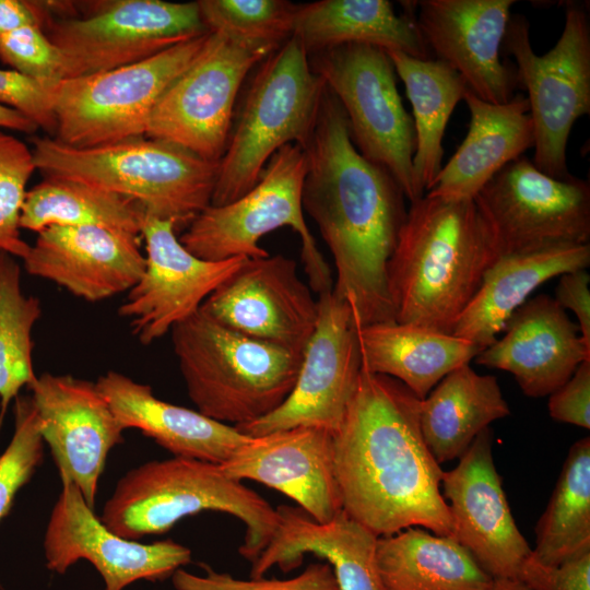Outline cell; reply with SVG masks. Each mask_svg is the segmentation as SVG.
Instances as JSON below:
<instances>
[{
	"label": "cell",
	"instance_id": "1",
	"mask_svg": "<svg viewBox=\"0 0 590 590\" xmlns=\"http://www.w3.org/2000/svg\"><path fill=\"white\" fill-rule=\"evenodd\" d=\"M303 149V209L332 253L334 295L349 303L358 326L396 321L388 262L408 213L401 187L356 150L346 115L327 86Z\"/></svg>",
	"mask_w": 590,
	"mask_h": 590
},
{
	"label": "cell",
	"instance_id": "2",
	"mask_svg": "<svg viewBox=\"0 0 590 590\" xmlns=\"http://www.w3.org/2000/svg\"><path fill=\"white\" fill-rule=\"evenodd\" d=\"M421 400L402 382L363 364L333 458L344 512L376 536L411 527L452 534L444 471L420 426Z\"/></svg>",
	"mask_w": 590,
	"mask_h": 590
},
{
	"label": "cell",
	"instance_id": "3",
	"mask_svg": "<svg viewBox=\"0 0 590 590\" xmlns=\"http://www.w3.org/2000/svg\"><path fill=\"white\" fill-rule=\"evenodd\" d=\"M498 258L474 199L424 194L411 203L388 262L394 320L452 334Z\"/></svg>",
	"mask_w": 590,
	"mask_h": 590
},
{
	"label": "cell",
	"instance_id": "4",
	"mask_svg": "<svg viewBox=\"0 0 590 590\" xmlns=\"http://www.w3.org/2000/svg\"><path fill=\"white\" fill-rule=\"evenodd\" d=\"M212 510L246 526L239 554L255 562L278 526L276 510L258 493L227 476L220 464L173 457L152 460L122 475L101 520L118 535L139 540L163 534L185 517Z\"/></svg>",
	"mask_w": 590,
	"mask_h": 590
},
{
	"label": "cell",
	"instance_id": "5",
	"mask_svg": "<svg viewBox=\"0 0 590 590\" xmlns=\"http://www.w3.org/2000/svg\"><path fill=\"white\" fill-rule=\"evenodd\" d=\"M32 153L44 177L79 180L119 194L176 228L188 226L211 204L220 165L146 137L90 149L34 138Z\"/></svg>",
	"mask_w": 590,
	"mask_h": 590
},
{
	"label": "cell",
	"instance_id": "6",
	"mask_svg": "<svg viewBox=\"0 0 590 590\" xmlns=\"http://www.w3.org/2000/svg\"><path fill=\"white\" fill-rule=\"evenodd\" d=\"M197 411L234 426L278 409L291 393L302 353L233 331L199 309L170 330Z\"/></svg>",
	"mask_w": 590,
	"mask_h": 590
},
{
	"label": "cell",
	"instance_id": "7",
	"mask_svg": "<svg viewBox=\"0 0 590 590\" xmlns=\"http://www.w3.org/2000/svg\"><path fill=\"white\" fill-rule=\"evenodd\" d=\"M324 88L294 36L266 58L220 160L212 205L227 204L253 188L268 161L283 145L306 144Z\"/></svg>",
	"mask_w": 590,
	"mask_h": 590
},
{
	"label": "cell",
	"instance_id": "8",
	"mask_svg": "<svg viewBox=\"0 0 590 590\" xmlns=\"http://www.w3.org/2000/svg\"><path fill=\"white\" fill-rule=\"evenodd\" d=\"M307 170L304 149L296 143L280 148L268 161L257 185L238 199L210 204L187 226L179 241L200 259L263 258L260 239L288 226L300 237V257L309 285L322 294L333 288L331 270L304 219L302 190Z\"/></svg>",
	"mask_w": 590,
	"mask_h": 590
},
{
	"label": "cell",
	"instance_id": "9",
	"mask_svg": "<svg viewBox=\"0 0 590 590\" xmlns=\"http://www.w3.org/2000/svg\"><path fill=\"white\" fill-rule=\"evenodd\" d=\"M208 34L129 66L52 85V138L71 148L90 149L145 137L158 98L193 61Z\"/></svg>",
	"mask_w": 590,
	"mask_h": 590
},
{
	"label": "cell",
	"instance_id": "10",
	"mask_svg": "<svg viewBox=\"0 0 590 590\" xmlns=\"http://www.w3.org/2000/svg\"><path fill=\"white\" fill-rule=\"evenodd\" d=\"M517 63L516 75L528 93L534 132L533 164L543 173L566 178L567 143L574 123L590 113V23L586 8L565 5L558 40L544 55L532 48L529 22L511 16L503 40Z\"/></svg>",
	"mask_w": 590,
	"mask_h": 590
},
{
	"label": "cell",
	"instance_id": "11",
	"mask_svg": "<svg viewBox=\"0 0 590 590\" xmlns=\"http://www.w3.org/2000/svg\"><path fill=\"white\" fill-rule=\"evenodd\" d=\"M309 62L341 104L357 151L389 172L411 203L418 200L413 119L402 104L387 51L369 44H344L309 55Z\"/></svg>",
	"mask_w": 590,
	"mask_h": 590
},
{
	"label": "cell",
	"instance_id": "12",
	"mask_svg": "<svg viewBox=\"0 0 590 590\" xmlns=\"http://www.w3.org/2000/svg\"><path fill=\"white\" fill-rule=\"evenodd\" d=\"M278 48L209 32L193 61L154 106L146 138L164 140L212 162L222 158L234 104L253 66Z\"/></svg>",
	"mask_w": 590,
	"mask_h": 590
},
{
	"label": "cell",
	"instance_id": "13",
	"mask_svg": "<svg viewBox=\"0 0 590 590\" xmlns=\"http://www.w3.org/2000/svg\"><path fill=\"white\" fill-rule=\"evenodd\" d=\"M474 201L498 257L590 244V185L552 177L522 155L499 170Z\"/></svg>",
	"mask_w": 590,
	"mask_h": 590
},
{
	"label": "cell",
	"instance_id": "14",
	"mask_svg": "<svg viewBox=\"0 0 590 590\" xmlns=\"http://www.w3.org/2000/svg\"><path fill=\"white\" fill-rule=\"evenodd\" d=\"M62 57V80L148 59L208 33L197 2L117 0L83 17L47 19L43 25Z\"/></svg>",
	"mask_w": 590,
	"mask_h": 590
},
{
	"label": "cell",
	"instance_id": "15",
	"mask_svg": "<svg viewBox=\"0 0 590 590\" xmlns=\"http://www.w3.org/2000/svg\"><path fill=\"white\" fill-rule=\"evenodd\" d=\"M361 369L357 323L351 306L332 290L319 294L316 327L303 351L291 393L270 414L234 427L251 437L296 426L334 433L355 392Z\"/></svg>",
	"mask_w": 590,
	"mask_h": 590
},
{
	"label": "cell",
	"instance_id": "16",
	"mask_svg": "<svg viewBox=\"0 0 590 590\" xmlns=\"http://www.w3.org/2000/svg\"><path fill=\"white\" fill-rule=\"evenodd\" d=\"M176 225L143 214L141 233L145 243V268L118 308L132 334L149 345L174 326L196 314L203 302L245 261L234 257L203 260L179 241Z\"/></svg>",
	"mask_w": 590,
	"mask_h": 590
},
{
	"label": "cell",
	"instance_id": "17",
	"mask_svg": "<svg viewBox=\"0 0 590 590\" xmlns=\"http://www.w3.org/2000/svg\"><path fill=\"white\" fill-rule=\"evenodd\" d=\"M93 509L75 485L62 483L44 536L49 570L64 574L85 559L102 576L105 590H123L138 580H164L191 562L187 546L173 540L144 544L125 539L107 528Z\"/></svg>",
	"mask_w": 590,
	"mask_h": 590
},
{
	"label": "cell",
	"instance_id": "18",
	"mask_svg": "<svg viewBox=\"0 0 590 590\" xmlns=\"http://www.w3.org/2000/svg\"><path fill=\"white\" fill-rule=\"evenodd\" d=\"M200 309L233 331L302 354L318 318V300L283 255L245 259Z\"/></svg>",
	"mask_w": 590,
	"mask_h": 590
},
{
	"label": "cell",
	"instance_id": "19",
	"mask_svg": "<svg viewBox=\"0 0 590 590\" xmlns=\"http://www.w3.org/2000/svg\"><path fill=\"white\" fill-rule=\"evenodd\" d=\"M441 494L452 520L451 536L495 580L519 581L532 548L518 529L493 458L487 427L444 472Z\"/></svg>",
	"mask_w": 590,
	"mask_h": 590
},
{
	"label": "cell",
	"instance_id": "20",
	"mask_svg": "<svg viewBox=\"0 0 590 590\" xmlns=\"http://www.w3.org/2000/svg\"><path fill=\"white\" fill-rule=\"evenodd\" d=\"M38 429L49 446L61 483H71L94 508L109 451L123 428L96 382L44 373L30 387Z\"/></svg>",
	"mask_w": 590,
	"mask_h": 590
},
{
	"label": "cell",
	"instance_id": "21",
	"mask_svg": "<svg viewBox=\"0 0 590 590\" xmlns=\"http://www.w3.org/2000/svg\"><path fill=\"white\" fill-rule=\"evenodd\" d=\"M415 23L429 54L455 70L480 99L515 96L516 72L500 60L515 0H421Z\"/></svg>",
	"mask_w": 590,
	"mask_h": 590
},
{
	"label": "cell",
	"instance_id": "22",
	"mask_svg": "<svg viewBox=\"0 0 590 590\" xmlns=\"http://www.w3.org/2000/svg\"><path fill=\"white\" fill-rule=\"evenodd\" d=\"M220 465L234 480H251L283 493L319 523L343 510L333 433L328 429L296 426L250 436Z\"/></svg>",
	"mask_w": 590,
	"mask_h": 590
},
{
	"label": "cell",
	"instance_id": "23",
	"mask_svg": "<svg viewBox=\"0 0 590 590\" xmlns=\"http://www.w3.org/2000/svg\"><path fill=\"white\" fill-rule=\"evenodd\" d=\"M139 237L101 226H50L31 245L24 269L87 302L104 300L142 276Z\"/></svg>",
	"mask_w": 590,
	"mask_h": 590
},
{
	"label": "cell",
	"instance_id": "24",
	"mask_svg": "<svg viewBox=\"0 0 590 590\" xmlns=\"http://www.w3.org/2000/svg\"><path fill=\"white\" fill-rule=\"evenodd\" d=\"M504 331L502 339L479 352L475 362L510 373L530 398L550 396L590 361L578 324L546 294L528 299Z\"/></svg>",
	"mask_w": 590,
	"mask_h": 590
},
{
	"label": "cell",
	"instance_id": "25",
	"mask_svg": "<svg viewBox=\"0 0 590 590\" xmlns=\"http://www.w3.org/2000/svg\"><path fill=\"white\" fill-rule=\"evenodd\" d=\"M274 534L251 563L250 578H262L273 566L297 568L304 555L314 554L332 567L341 590H385L376 565L378 536L341 510L331 521L319 523L298 506L275 508Z\"/></svg>",
	"mask_w": 590,
	"mask_h": 590
},
{
	"label": "cell",
	"instance_id": "26",
	"mask_svg": "<svg viewBox=\"0 0 590 590\" xmlns=\"http://www.w3.org/2000/svg\"><path fill=\"white\" fill-rule=\"evenodd\" d=\"M96 386L123 429H139L174 457L222 464L250 436L199 411L156 398L152 388L115 370Z\"/></svg>",
	"mask_w": 590,
	"mask_h": 590
},
{
	"label": "cell",
	"instance_id": "27",
	"mask_svg": "<svg viewBox=\"0 0 590 590\" xmlns=\"http://www.w3.org/2000/svg\"><path fill=\"white\" fill-rule=\"evenodd\" d=\"M463 101L470 113L468 133L442 166L429 196L474 199L499 170L534 145L527 97L515 95L507 103L493 104L467 90Z\"/></svg>",
	"mask_w": 590,
	"mask_h": 590
},
{
	"label": "cell",
	"instance_id": "28",
	"mask_svg": "<svg viewBox=\"0 0 590 590\" xmlns=\"http://www.w3.org/2000/svg\"><path fill=\"white\" fill-rule=\"evenodd\" d=\"M590 266V244L499 257L459 317L452 334L481 350L493 344L510 316L544 282Z\"/></svg>",
	"mask_w": 590,
	"mask_h": 590
},
{
	"label": "cell",
	"instance_id": "29",
	"mask_svg": "<svg viewBox=\"0 0 590 590\" xmlns=\"http://www.w3.org/2000/svg\"><path fill=\"white\" fill-rule=\"evenodd\" d=\"M363 366L402 382L420 400L482 351L453 334L397 321L357 324Z\"/></svg>",
	"mask_w": 590,
	"mask_h": 590
},
{
	"label": "cell",
	"instance_id": "30",
	"mask_svg": "<svg viewBox=\"0 0 590 590\" xmlns=\"http://www.w3.org/2000/svg\"><path fill=\"white\" fill-rule=\"evenodd\" d=\"M398 14L387 0H321L297 5L293 34L308 56L344 44H369L429 59L414 9Z\"/></svg>",
	"mask_w": 590,
	"mask_h": 590
},
{
	"label": "cell",
	"instance_id": "31",
	"mask_svg": "<svg viewBox=\"0 0 590 590\" xmlns=\"http://www.w3.org/2000/svg\"><path fill=\"white\" fill-rule=\"evenodd\" d=\"M375 557L385 590H495L496 580L459 542L420 527L379 536Z\"/></svg>",
	"mask_w": 590,
	"mask_h": 590
},
{
	"label": "cell",
	"instance_id": "32",
	"mask_svg": "<svg viewBox=\"0 0 590 590\" xmlns=\"http://www.w3.org/2000/svg\"><path fill=\"white\" fill-rule=\"evenodd\" d=\"M510 414L498 381L470 364L447 374L420 403L424 440L441 464L459 459L476 436Z\"/></svg>",
	"mask_w": 590,
	"mask_h": 590
},
{
	"label": "cell",
	"instance_id": "33",
	"mask_svg": "<svg viewBox=\"0 0 590 590\" xmlns=\"http://www.w3.org/2000/svg\"><path fill=\"white\" fill-rule=\"evenodd\" d=\"M402 80L413 109L415 153L413 180L421 199L442 168V138L457 104L468 90L460 75L436 59H420L398 50H386Z\"/></svg>",
	"mask_w": 590,
	"mask_h": 590
},
{
	"label": "cell",
	"instance_id": "34",
	"mask_svg": "<svg viewBox=\"0 0 590 590\" xmlns=\"http://www.w3.org/2000/svg\"><path fill=\"white\" fill-rule=\"evenodd\" d=\"M144 211L119 194L83 181L44 177L27 190L20 227L36 233L50 226H101L140 236Z\"/></svg>",
	"mask_w": 590,
	"mask_h": 590
},
{
	"label": "cell",
	"instance_id": "35",
	"mask_svg": "<svg viewBox=\"0 0 590 590\" xmlns=\"http://www.w3.org/2000/svg\"><path fill=\"white\" fill-rule=\"evenodd\" d=\"M533 557L548 566L590 552V437L570 447L535 526Z\"/></svg>",
	"mask_w": 590,
	"mask_h": 590
},
{
	"label": "cell",
	"instance_id": "36",
	"mask_svg": "<svg viewBox=\"0 0 590 590\" xmlns=\"http://www.w3.org/2000/svg\"><path fill=\"white\" fill-rule=\"evenodd\" d=\"M40 316L39 299L22 290L16 258L0 249V428L11 401L37 379L32 332Z\"/></svg>",
	"mask_w": 590,
	"mask_h": 590
},
{
	"label": "cell",
	"instance_id": "37",
	"mask_svg": "<svg viewBox=\"0 0 590 590\" xmlns=\"http://www.w3.org/2000/svg\"><path fill=\"white\" fill-rule=\"evenodd\" d=\"M209 32L281 47L293 34L297 5L285 0H200Z\"/></svg>",
	"mask_w": 590,
	"mask_h": 590
},
{
	"label": "cell",
	"instance_id": "38",
	"mask_svg": "<svg viewBox=\"0 0 590 590\" xmlns=\"http://www.w3.org/2000/svg\"><path fill=\"white\" fill-rule=\"evenodd\" d=\"M35 170L32 150L0 130V249L22 260L31 245L21 237L20 214Z\"/></svg>",
	"mask_w": 590,
	"mask_h": 590
},
{
	"label": "cell",
	"instance_id": "39",
	"mask_svg": "<svg viewBox=\"0 0 590 590\" xmlns=\"http://www.w3.org/2000/svg\"><path fill=\"white\" fill-rule=\"evenodd\" d=\"M44 445L31 396H19L14 400V432L0 456V521L42 463Z\"/></svg>",
	"mask_w": 590,
	"mask_h": 590
},
{
	"label": "cell",
	"instance_id": "40",
	"mask_svg": "<svg viewBox=\"0 0 590 590\" xmlns=\"http://www.w3.org/2000/svg\"><path fill=\"white\" fill-rule=\"evenodd\" d=\"M203 575L184 568L172 576L176 590H341L329 563L308 565L298 576L290 579H238L227 573H219L201 564Z\"/></svg>",
	"mask_w": 590,
	"mask_h": 590
},
{
	"label": "cell",
	"instance_id": "41",
	"mask_svg": "<svg viewBox=\"0 0 590 590\" xmlns=\"http://www.w3.org/2000/svg\"><path fill=\"white\" fill-rule=\"evenodd\" d=\"M0 59L43 84L51 86L62 80L61 54L39 24L0 35Z\"/></svg>",
	"mask_w": 590,
	"mask_h": 590
},
{
	"label": "cell",
	"instance_id": "42",
	"mask_svg": "<svg viewBox=\"0 0 590 590\" xmlns=\"http://www.w3.org/2000/svg\"><path fill=\"white\" fill-rule=\"evenodd\" d=\"M51 87L14 70L0 69V104L20 111L52 138L56 119Z\"/></svg>",
	"mask_w": 590,
	"mask_h": 590
},
{
	"label": "cell",
	"instance_id": "43",
	"mask_svg": "<svg viewBox=\"0 0 590 590\" xmlns=\"http://www.w3.org/2000/svg\"><path fill=\"white\" fill-rule=\"evenodd\" d=\"M519 581L529 590H590V552L556 566L540 563L531 552Z\"/></svg>",
	"mask_w": 590,
	"mask_h": 590
},
{
	"label": "cell",
	"instance_id": "44",
	"mask_svg": "<svg viewBox=\"0 0 590 590\" xmlns=\"http://www.w3.org/2000/svg\"><path fill=\"white\" fill-rule=\"evenodd\" d=\"M547 409L557 422L590 428V361L582 362L573 376L550 394Z\"/></svg>",
	"mask_w": 590,
	"mask_h": 590
},
{
	"label": "cell",
	"instance_id": "45",
	"mask_svg": "<svg viewBox=\"0 0 590 590\" xmlns=\"http://www.w3.org/2000/svg\"><path fill=\"white\" fill-rule=\"evenodd\" d=\"M590 274L586 269L566 272L559 275L555 288V302L563 309H570L577 320L580 335L590 347Z\"/></svg>",
	"mask_w": 590,
	"mask_h": 590
},
{
	"label": "cell",
	"instance_id": "46",
	"mask_svg": "<svg viewBox=\"0 0 590 590\" xmlns=\"http://www.w3.org/2000/svg\"><path fill=\"white\" fill-rule=\"evenodd\" d=\"M30 24L43 27V15L37 1L0 0V35Z\"/></svg>",
	"mask_w": 590,
	"mask_h": 590
},
{
	"label": "cell",
	"instance_id": "47",
	"mask_svg": "<svg viewBox=\"0 0 590 590\" xmlns=\"http://www.w3.org/2000/svg\"><path fill=\"white\" fill-rule=\"evenodd\" d=\"M0 129L33 134L38 127L20 111L0 104Z\"/></svg>",
	"mask_w": 590,
	"mask_h": 590
},
{
	"label": "cell",
	"instance_id": "48",
	"mask_svg": "<svg viewBox=\"0 0 590 590\" xmlns=\"http://www.w3.org/2000/svg\"><path fill=\"white\" fill-rule=\"evenodd\" d=\"M495 590H529L520 581L496 580Z\"/></svg>",
	"mask_w": 590,
	"mask_h": 590
}]
</instances>
